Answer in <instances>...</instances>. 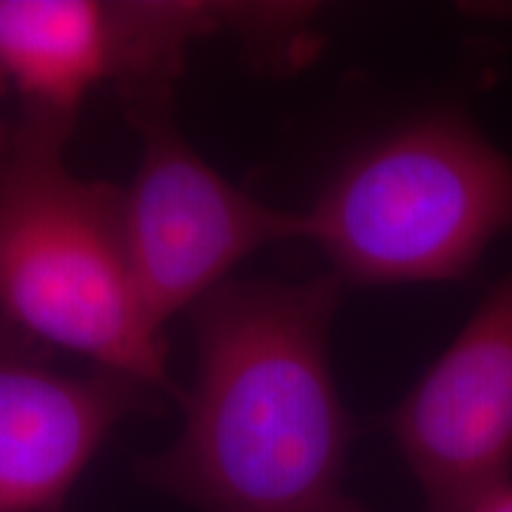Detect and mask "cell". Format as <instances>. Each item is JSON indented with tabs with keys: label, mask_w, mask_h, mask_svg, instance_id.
<instances>
[{
	"label": "cell",
	"mask_w": 512,
	"mask_h": 512,
	"mask_svg": "<svg viewBox=\"0 0 512 512\" xmlns=\"http://www.w3.org/2000/svg\"><path fill=\"white\" fill-rule=\"evenodd\" d=\"M72 114L27 107L0 157V311L95 368L169 392L164 328L126 247L121 190L64 162Z\"/></svg>",
	"instance_id": "cell-2"
},
{
	"label": "cell",
	"mask_w": 512,
	"mask_h": 512,
	"mask_svg": "<svg viewBox=\"0 0 512 512\" xmlns=\"http://www.w3.org/2000/svg\"><path fill=\"white\" fill-rule=\"evenodd\" d=\"M0 157H3V155H0Z\"/></svg>",
	"instance_id": "cell-9"
},
{
	"label": "cell",
	"mask_w": 512,
	"mask_h": 512,
	"mask_svg": "<svg viewBox=\"0 0 512 512\" xmlns=\"http://www.w3.org/2000/svg\"><path fill=\"white\" fill-rule=\"evenodd\" d=\"M302 216L342 285L458 280L512 230V157L434 110L361 147Z\"/></svg>",
	"instance_id": "cell-3"
},
{
	"label": "cell",
	"mask_w": 512,
	"mask_h": 512,
	"mask_svg": "<svg viewBox=\"0 0 512 512\" xmlns=\"http://www.w3.org/2000/svg\"><path fill=\"white\" fill-rule=\"evenodd\" d=\"M335 275L228 280L192 309L183 430L143 475L202 512H368L344 489L351 420L330 363Z\"/></svg>",
	"instance_id": "cell-1"
},
{
	"label": "cell",
	"mask_w": 512,
	"mask_h": 512,
	"mask_svg": "<svg viewBox=\"0 0 512 512\" xmlns=\"http://www.w3.org/2000/svg\"><path fill=\"white\" fill-rule=\"evenodd\" d=\"M126 98L140 136L136 176L121 190L126 247L145 309L164 328L226 285L247 256L304 240V216L259 202L197 155L171 114V86Z\"/></svg>",
	"instance_id": "cell-4"
},
{
	"label": "cell",
	"mask_w": 512,
	"mask_h": 512,
	"mask_svg": "<svg viewBox=\"0 0 512 512\" xmlns=\"http://www.w3.org/2000/svg\"><path fill=\"white\" fill-rule=\"evenodd\" d=\"M475 512H512V484L489 496Z\"/></svg>",
	"instance_id": "cell-8"
},
{
	"label": "cell",
	"mask_w": 512,
	"mask_h": 512,
	"mask_svg": "<svg viewBox=\"0 0 512 512\" xmlns=\"http://www.w3.org/2000/svg\"><path fill=\"white\" fill-rule=\"evenodd\" d=\"M117 74L114 3L0 0V81L27 107L74 117L83 98Z\"/></svg>",
	"instance_id": "cell-7"
},
{
	"label": "cell",
	"mask_w": 512,
	"mask_h": 512,
	"mask_svg": "<svg viewBox=\"0 0 512 512\" xmlns=\"http://www.w3.org/2000/svg\"><path fill=\"white\" fill-rule=\"evenodd\" d=\"M389 427L427 512H475L512 484V264Z\"/></svg>",
	"instance_id": "cell-5"
},
{
	"label": "cell",
	"mask_w": 512,
	"mask_h": 512,
	"mask_svg": "<svg viewBox=\"0 0 512 512\" xmlns=\"http://www.w3.org/2000/svg\"><path fill=\"white\" fill-rule=\"evenodd\" d=\"M155 389L95 368L64 373L0 349V512H55L110 432Z\"/></svg>",
	"instance_id": "cell-6"
}]
</instances>
